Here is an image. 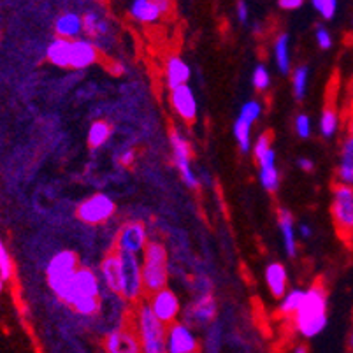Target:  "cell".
Instances as JSON below:
<instances>
[{
    "mask_svg": "<svg viewBox=\"0 0 353 353\" xmlns=\"http://www.w3.org/2000/svg\"><path fill=\"white\" fill-rule=\"evenodd\" d=\"M86 297H101V281L90 268H79L70 281L63 303L70 306L76 301L86 299Z\"/></svg>",
    "mask_w": 353,
    "mask_h": 353,
    "instance_id": "obj_8",
    "label": "cell"
},
{
    "mask_svg": "<svg viewBox=\"0 0 353 353\" xmlns=\"http://www.w3.org/2000/svg\"><path fill=\"white\" fill-rule=\"evenodd\" d=\"M171 148L172 159H174L176 167H178L181 179L185 185L190 188H199V178L192 169V146L178 130H171Z\"/></svg>",
    "mask_w": 353,
    "mask_h": 353,
    "instance_id": "obj_9",
    "label": "cell"
},
{
    "mask_svg": "<svg viewBox=\"0 0 353 353\" xmlns=\"http://www.w3.org/2000/svg\"><path fill=\"white\" fill-rule=\"evenodd\" d=\"M252 83H253V88L259 90V92H265L271 85V74H269L268 67L264 63H259L255 67L252 74Z\"/></svg>",
    "mask_w": 353,
    "mask_h": 353,
    "instance_id": "obj_34",
    "label": "cell"
},
{
    "mask_svg": "<svg viewBox=\"0 0 353 353\" xmlns=\"http://www.w3.org/2000/svg\"><path fill=\"white\" fill-rule=\"evenodd\" d=\"M294 125H295V132H297V136H299L301 139H307V137L311 136L313 127H311V118L307 117V114L304 113L297 114Z\"/></svg>",
    "mask_w": 353,
    "mask_h": 353,
    "instance_id": "obj_39",
    "label": "cell"
},
{
    "mask_svg": "<svg viewBox=\"0 0 353 353\" xmlns=\"http://www.w3.org/2000/svg\"><path fill=\"white\" fill-rule=\"evenodd\" d=\"M304 292L306 290H303V288H294V290L287 292L280 304V314H283V316H294L297 313V310H299L301 304H303Z\"/></svg>",
    "mask_w": 353,
    "mask_h": 353,
    "instance_id": "obj_32",
    "label": "cell"
},
{
    "mask_svg": "<svg viewBox=\"0 0 353 353\" xmlns=\"http://www.w3.org/2000/svg\"><path fill=\"white\" fill-rule=\"evenodd\" d=\"M188 79H190V67L181 57L178 54H172L169 57L165 62V81L167 86L171 90L178 88V86L187 85Z\"/></svg>",
    "mask_w": 353,
    "mask_h": 353,
    "instance_id": "obj_20",
    "label": "cell"
},
{
    "mask_svg": "<svg viewBox=\"0 0 353 353\" xmlns=\"http://www.w3.org/2000/svg\"><path fill=\"white\" fill-rule=\"evenodd\" d=\"M4 285H6V280L2 278V274H0V294L4 292Z\"/></svg>",
    "mask_w": 353,
    "mask_h": 353,
    "instance_id": "obj_49",
    "label": "cell"
},
{
    "mask_svg": "<svg viewBox=\"0 0 353 353\" xmlns=\"http://www.w3.org/2000/svg\"><path fill=\"white\" fill-rule=\"evenodd\" d=\"M272 148V137H271V134L269 132H264L262 134V136L259 137V139L255 141V144H253V155H255V159L259 160L260 157H264L265 153L269 152V150H271Z\"/></svg>",
    "mask_w": 353,
    "mask_h": 353,
    "instance_id": "obj_38",
    "label": "cell"
},
{
    "mask_svg": "<svg viewBox=\"0 0 353 353\" xmlns=\"http://www.w3.org/2000/svg\"><path fill=\"white\" fill-rule=\"evenodd\" d=\"M260 117H262V105H260L256 101H248L243 104V108H241L239 111V117L237 118H241V120H245L253 125Z\"/></svg>",
    "mask_w": 353,
    "mask_h": 353,
    "instance_id": "obj_36",
    "label": "cell"
},
{
    "mask_svg": "<svg viewBox=\"0 0 353 353\" xmlns=\"http://www.w3.org/2000/svg\"><path fill=\"white\" fill-rule=\"evenodd\" d=\"M265 283H268L269 290H271L272 297L281 299L287 294L288 287V274L287 268L280 262H272L265 268Z\"/></svg>",
    "mask_w": 353,
    "mask_h": 353,
    "instance_id": "obj_21",
    "label": "cell"
},
{
    "mask_svg": "<svg viewBox=\"0 0 353 353\" xmlns=\"http://www.w3.org/2000/svg\"><path fill=\"white\" fill-rule=\"evenodd\" d=\"M169 256H167V248L160 241H148L146 248L143 250V288L144 299L157 292L167 288L169 281Z\"/></svg>",
    "mask_w": 353,
    "mask_h": 353,
    "instance_id": "obj_2",
    "label": "cell"
},
{
    "mask_svg": "<svg viewBox=\"0 0 353 353\" xmlns=\"http://www.w3.org/2000/svg\"><path fill=\"white\" fill-rule=\"evenodd\" d=\"M114 213H117V204L105 194H95L85 199L76 211L79 220L86 225H101L109 218H113Z\"/></svg>",
    "mask_w": 353,
    "mask_h": 353,
    "instance_id": "obj_7",
    "label": "cell"
},
{
    "mask_svg": "<svg viewBox=\"0 0 353 353\" xmlns=\"http://www.w3.org/2000/svg\"><path fill=\"white\" fill-rule=\"evenodd\" d=\"M252 123L241 120V118H236V121H234V137H236L239 150L243 153H248L252 150Z\"/></svg>",
    "mask_w": 353,
    "mask_h": 353,
    "instance_id": "obj_31",
    "label": "cell"
},
{
    "mask_svg": "<svg viewBox=\"0 0 353 353\" xmlns=\"http://www.w3.org/2000/svg\"><path fill=\"white\" fill-rule=\"evenodd\" d=\"M104 348L108 353H141L134 320H127L121 327L111 330L104 339Z\"/></svg>",
    "mask_w": 353,
    "mask_h": 353,
    "instance_id": "obj_12",
    "label": "cell"
},
{
    "mask_svg": "<svg viewBox=\"0 0 353 353\" xmlns=\"http://www.w3.org/2000/svg\"><path fill=\"white\" fill-rule=\"evenodd\" d=\"M165 346L167 353H199L201 345H199L197 336L194 330L183 322H174L167 327L165 330Z\"/></svg>",
    "mask_w": 353,
    "mask_h": 353,
    "instance_id": "obj_13",
    "label": "cell"
},
{
    "mask_svg": "<svg viewBox=\"0 0 353 353\" xmlns=\"http://www.w3.org/2000/svg\"><path fill=\"white\" fill-rule=\"evenodd\" d=\"M0 274L6 281L12 280V276H14V264H12L11 255L2 239H0Z\"/></svg>",
    "mask_w": 353,
    "mask_h": 353,
    "instance_id": "obj_35",
    "label": "cell"
},
{
    "mask_svg": "<svg viewBox=\"0 0 353 353\" xmlns=\"http://www.w3.org/2000/svg\"><path fill=\"white\" fill-rule=\"evenodd\" d=\"M144 301L148 303L150 310L153 311V314L159 319V322L163 323L165 327L172 325V323L176 322L179 310H181L178 295H176L169 287L157 292V294L150 295V297H146Z\"/></svg>",
    "mask_w": 353,
    "mask_h": 353,
    "instance_id": "obj_11",
    "label": "cell"
},
{
    "mask_svg": "<svg viewBox=\"0 0 353 353\" xmlns=\"http://www.w3.org/2000/svg\"><path fill=\"white\" fill-rule=\"evenodd\" d=\"M339 114H338V109L334 108L332 104H327L323 108L322 114H320V134H322L323 139H332L339 130Z\"/></svg>",
    "mask_w": 353,
    "mask_h": 353,
    "instance_id": "obj_25",
    "label": "cell"
},
{
    "mask_svg": "<svg viewBox=\"0 0 353 353\" xmlns=\"http://www.w3.org/2000/svg\"><path fill=\"white\" fill-rule=\"evenodd\" d=\"M259 179L262 188L268 192H278L280 188V171H278V167L276 163H268V165H259Z\"/></svg>",
    "mask_w": 353,
    "mask_h": 353,
    "instance_id": "obj_30",
    "label": "cell"
},
{
    "mask_svg": "<svg viewBox=\"0 0 353 353\" xmlns=\"http://www.w3.org/2000/svg\"><path fill=\"white\" fill-rule=\"evenodd\" d=\"M148 245V232L144 223L141 221H127L121 229L118 230L117 239H114L113 250L121 253H132L139 255Z\"/></svg>",
    "mask_w": 353,
    "mask_h": 353,
    "instance_id": "obj_10",
    "label": "cell"
},
{
    "mask_svg": "<svg viewBox=\"0 0 353 353\" xmlns=\"http://www.w3.org/2000/svg\"><path fill=\"white\" fill-rule=\"evenodd\" d=\"M290 353H310V350H307L306 345H295L294 348L290 350Z\"/></svg>",
    "mask_w": 353,
    "mask_h": 353,
    "instance_id": "obj_46",
    "label": "cell"
},
{
    "mask_svg": "<svg viewBox=\"0 0 353 353\" xmlns=\"http://www.w3.org/2000/svg\"><path fill=\"white\" fill-rule=\"evenodd\" d=\"M311 6L325 21H330L336 18L339 9V0H311Z\"/></svg>",
    "mask_w": 353,
    "mask_h": 353,
    "instance_id": "obj_33",
    "label": "cell"
},
{
    "mask_svg": "<svg viewBox=\"0 0 353 353\" xmlns=\"http://www.w3.org/2000/svg\"><path fill=\"white\" fill-rule=\"evenodd\" d=\"M278 6L283 11H297L304 6V0H278Z\"/></svg>",
    "mask_w": 353,
    "mask_h": 353,
    "instance_id": "obj_41",
    "label": "cell"
},
{
    "mask_svg": "<svg viewBox=\"0 0 353 353\" xmlns=\"http://www.w3.org/2000/svg\"><path fill=\"white\" fill-rule=\"evenodd\" d=\"M99 50L94 41L90 39H76L72 41V50H70V69L83 70L97 63Z\"/></svg>",
    "mask_w": 353,
    "mask_h": 353,
    "instance_id": "obj_16",
    "label": "cell"
},
{
    "mask_svg": "<svg viewBox=\"0 0 353 353\" xmlns=\"http://www.w3.org/2000/svg\"><path fill=\"white\" fill-rule=\"evenodd\" d=\"M352 27H353V18H352Z\"/></svg>",
    "mask_w": 353,
    "mask_h": 353,
    "instance_id": "obj_50",
    "label": "cell"
},
{
    "mask_svg": "<svg viewBox=\"0 0 353 353\" xmlns=\"http://www.w3.org/2000/svg\"><path fill=\"white\" fill-rule=\"evenodd\" d=\"M330 214L334 227L343 239L353 237V187L336 183L332 187Z\"/></svg>",
    "mask_w": 353,
    "mask_h": 353,
    "instance_id": "obj_5",
    "label": "cell"
},
{
    "mask_svg": "<svg viewBox=\"0 0 353 353\" xmlns=\"http://www.w3.org/2000/svg\"><path fill=\"white\" fill-rule=\"evenodd\" d=\"M299 234H301V237H304V239H310V237L313 236V229H311L307 223H303V225L299 227Z\"/></svg>",
    "mask_w": 353,
    "mask_h": 353,
    "instance_id": "obj_45",
    "label": "cell"
},
{
    "mask_svg": "<svg viewBox=\"0 0 353 353\" xmlns=\"http://www.w3.org/2000/svg\"><path fill=\"white\" fill-rule=\"evenodd\" d=\"M111 132H113V130H111V125L105 120L94 121V123L90 125L88 130V146L92 148V150L102 148L108 143L109 137H111Z\"/></svg>",
    "mask_w": 353,
    "mask_h": 353,
    "instance_id": "obj_28",
    "label": "cell"
},
{
    "mask_svg": "<svg viewBox=\"0 0 353 353\" xmlns=\"http://www.w3.org/2000/svg\"><path fill=\"white\" fill-rule=\"evenodd\" d=\"M134 327L139 338L141 353H167L165 330L167 327L159 322L146 301H141L134 307Z\"/></svg>",
    "mask_w": 353,
    "mask_h": 353,
    "instance_id": "obj_3",
    "label": "cell"
},
{
    "mask_svg": "<svg viewBox=\"0 0 353 353\" xmlns=\"http://www.w3.org/2000/svg\"><path fill=\"white\" fill-rule=\"evenodd\" d=\"M274 62L281 74L290 72V37L280 34L274 41Z\"/></svg>",
    "mask_w": 353,
    "mask_h": 353,
    "instance_id": "obj_26",
    "label": "cell"
},
{
    "mask_svg": "<svg viewBox=\"0 0 353 353\" xmlns=\"http://www.w3.org/2000/svg\"><path fill=\"white\" fill-rule=\"evenodd\" d=\"M101 276L102 280H104L105 287L113 292V294L121 297V290H123V271H121L120 253L117 250H111L104 256L101 264Z\"/></svg>",
    "mask_w": 353,
    "mask_h": 353,
    "instance_id": "obj_15",
    "label": "cell"
},
{
    "mask_svg": "<svg viewBox=\"0 0 353 353\" xmlns=\"http://www.w3.org/2000/svg\"><path fill=\"white\" fill-rule=\"evenodd\" d=\"M128 12H130L134 20L144 25L155 23V21L160 20V16H162L153 0H132L130 8H128Z\"/></svg>",
    "mask_w": 353,
    "mask_h": 353,
    "instance_id": "obj_24",
    "label": "cell"
},
{
    "mask_svg": "<svg viewBox=\"0 0 353 353\" xmlns=\"http://www.w3.org/2000/svg\"><path fill=\"white\" fill-rule=\"evenodd\" d=\"M109 32V25L104 18L97 14L94 11H88L83 16V34L86 37H92V39H99V37H104Z\"/></svg>",
    "mask_w": 353,
    "mask_h": 353,
    "instance_id": "obj_27",
    "label": "cell"
},
{
    "mask_svg": "<svg viewBox=\"0 0 353 353\" xmlns=\"http://www.w3.org/2000/svg\"><path fill=\"white\" fill-rule=\"evenodd\" d=\"M297 165H299V169H303L304 172L314 171V162L311 159H306V157H301V159L297 160Z\"/></svg>",
    "mask_w": 353,
    "mask_h": 353,
    "instance_id": "obj_42",
    "label": "cell"
},
{
    "mask_svg": "<svg viewBox=\"0 0 353 353\" xmlns=\"http://www.w3.org/2000/svg\"><path fill=\"white\" fill-rule=\"evenodd\" d=\"M216 301L213 299V295L211 294H202L201 297L194 301L190 307L187 311V316H188V322H194L197 325H206L210 323L211 320L216 316Z\"/></svg>",
    "mask_w": 353,
    "mask_h": 353,
    "instance_id": "obj_17",
    "label": "cell"
},
{
    "mask_svg": "<svg viewBox=\"0 0 353 353\" xmlns=\"http://www.w3.org/2000/svg\"><path fill=\"white\" fill-rule=\"evenodd\" d=\"M278 225H280L281 236H283L285 250H287L288 256L297 255V236H295V225H294V214L287 208H280L278 210Z\"/></svg>",
    "mask_w": 353,
    "mask_h": 353,
    "instance_id": "obj_23",
    "label": "cell"
},
{
    "mask_svg": "<svg viewBox=\"0 0 353 353\" xmlns=\"http://www.w3.org/2000/svg\"><path fill=\"white\" fill-rule=\"evenodd\" d=\"M236 16H237V20H239L241 23H246V21H248L250 9H248V2H246V0H237Z\"/></svg>",
    "mask_w": 353,
    "mask_h": 353,
    "instance_id": "obj_40",
    "label": "cell"
},
{
    "mask_svg": "<svg viewBox=\"0 0 353 353\" xmlns=\"http://www.w3.org/2000/svg\"><path fill=\"white\" fill-rule=\"evenodd\" d=\"M307 83H310V67H295L294 72H292V90H294V97L297 101H303L306 97Z\"/></svg>",
    "mask_w": 353,
    "mask_h": 353,
    "instance_id": "obj_29",
    "label": "cell"
},
{
    "mask_svg": "<svg viewBox=\"0 0 353 353\" xmlns=\"http://www.w3.org/2000/svg\"><path fill=\"white\" fill-rule=\"evenodd\" d=\"M348 352L353 353V329H352V332H350V336H348Z\"/></svg>",
    "mask_w": 353,
    "mask_h": 353,
    "instance_id": "obj_47",
    "label": "cell"
},
{
    "mask_svg": "<svg viewBox=\"0 0 353 353\" xmlns=\"http://www.w3.org/2000/svg\"><path fill=\"white\" fill-rule=\"evenodd\" d=\"M134 160H136V153H134L132 150H127V152L121 155V163H123V165H130V163H134Z\"/></svg>",
    "mask_w": 353,
    "mask_h": 353,
    "instance_id": "obj_44",
    "label": "cell"
},
{
    "mask_svg": "<svg viewBox=\"0 0 353 353\" xmlns=\"http://www.w3.org/2000/svg\"><path fill=\"white\" fill-rule=\"evenodd\" d=\"M79 269L78 255L70 250H62L57 255L51 256V260L46 265V281L48 287L51 288L57 299H65V294L70 287L74 274Z\"/></svg>",
    "mask_w": 353,
    "mask_h": 353,
    "instance_id": "obj_4",
    "label": "cell"
},
{
    "mask_svg": "<svg viewBox=\"0 0 353 353\" xmlns=\"http://www.w3.org/2000/svg\"><path fill=\"white\" fill-rule=\"evenodd\" d=\"M348 132H350V137H353V117L350 118V123H348Z\"/></svg>",
    "mask_w": 353,
    "mask_h": 353,
    "instance_id": "obj_48",
    "label": "cell"
},
{
    "mask_svg": "<svg viewBox=\"0 0 353 353\" xmlns=\"http://www.w3.org/2000/svg\"><path fill=\"white\" fill-rule=\"evenodd\" d=\"M295 332L304 339L316 338L329 323V294L323 281L316 280L304 292L303 304L292 316Z\"/></svg>",
    "mask_w": 353,
    "mask_h": 353,
    "instance_id": "obj_1",
    "label": "cell"
},
{
    "mask_svg": "<svg viewBox=\"0 0 353 353\" xmlns=\"http://www.w3.org/2000/svg\"><path fill=\"white\" fill-rule=\"evenodd\" d=\"M70 50H72V41L54 37L46 48L48 62L59 69H70Z\"/></svg>",
    "mask_w": 353,
    "mask_h": 353,
    "instance_id": "obj_22",
    "label": "cell"
},
{
    "mask_svg": "<svg viewBox=\"0 0 353 353\" xmlns=\"http://www.w3.org/2000/svg\"><path fill=\"white\" fill-rule=\"evenodd\" d=\"M120 253L121 271H123V290H121V297L127 303H141L144 297V288L143 268H141L139 256L132 255V253Z\"/></svg>",
    "mask_w": 353,
    "mask_h": 353,
    "instance_id": "obj_6",
    "label": "cell"
},
{
    "mask_svg": "<svg viewBox=\"0 0 353 353\" xmlns=\"http://www.w3.org/2000/svg\"><path fill=\"white\" fill-rule=\"evenodd\" d=\"M336 183L353 187V137H346L339 150L338 167H336Z\"/></svg>",
    "mask_w": 353,
    "mask_h": 353,
    "instance_id": "obj_19",
    "label": "cell"
},
{
    "mask_svg": "<svg viewBox=\"0 0 353 353\" xmlns=\"http://www.w3.org/2000/svg\"><path fill=\"white\" fill-rule=\"evenodd\" d=\"M54 34L62 39L76 41L83 34V16L79 12L67 11L54 20Z\"/></svg>",
    "mask_w": 353,
    "mask_h": 353,
    "instance_id": "obj_18",
    "label": "cell"
},
{
    "mask_svg": "<svg viewBox=\"0 0 353 353\" xmlns=\"http://www.w3.org/2000/svg\"><path fill=\"white\" fill-rule=\"evenodd\" d=\"M171 105L174 113L187 123H194L197 118V101L188 85L171 90Z\"/></svg>",
    "mask_w": 353,
    "mask_h": 353,
    "instance_id": "obj_14",
    "label": "cell"
},
{
    "mask_svg": "<svg viewBox=\"0 0 353 353\" xmlns=\"http://www.w3.org/2000/svg\"><path fill=\"white\" fill-rule=\"evenodd\" d=\"M314 41H316V46L323 51L330 50L334 44L332 34H330V30L325 25H316V28H314Z\"/></svg>",
    "mask_w": 353,
    "mask_h": 353,
    "instance_id": "obj_37",
    "label": "cell"
},
{
    "mask_svg": "<svg viewBox=\"0 0 353 353\" xmlns=\"http://www.w3.org/2000/svg\"><path fill=\"white\" fill-rule=\"evenodd\" d=\"M155 2V6L159 8L160 14H167V12H171L172 9V0H153Z\"/></svg>",
    "mask_w": 353,
    "mask_h": 353,
    "instance_id": "obj_43",
    "label": "cell"
}]
</instances>
